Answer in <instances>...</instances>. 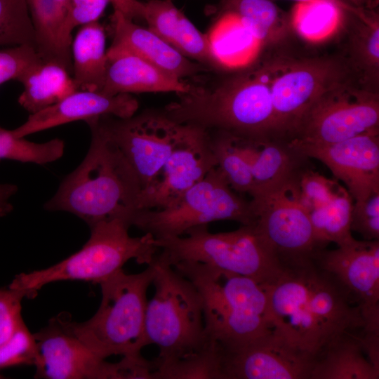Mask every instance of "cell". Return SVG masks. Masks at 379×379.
Listing matches in <instances>:
<instances>
[{
  "label": "cell",
  "instance_id": "cell-4",
  "mask_svg": "<svg viewBox=\"0 0 379 379\" xmlns=\"http://www.w3.org/2000/svg\"><path fill=\"white\" fill-rule=\"evenodd\" d=\"M173 267L198 290L207 335L221 347H234L274 330L264 284L199 262H180Z\"/></svg>",
  "mask_w": 379,
  "mask_h": 379
},
{
  "label": "cell",
  "instance_id": "cell-28",
  "mask_svg": "<svg viewBox=\"0 0 379 379\" xmlns=\"http://www.w3.org/2000/svg\"><path fill=\"white\" fill-rule=\"evenodd\" d=\"M20 82L18 102L30 114L48 107L79 91L70 72L54 62H43Z\"/></svg>",
  "mask_w": 379,
  "mask_h": 379
},
{
  "label": "cell",
  "instance_id": "cell-16",
  "mask_svg": "<svg viewBox=\"0 0 379 379\" xmlns=\"http://www.w3.org/2000/svg\"><path fill=\"white\" fill-rule=\"evenodd\" d=\"M216 166L209 131L190 124L155 179L140 192L138 209H159L168 206Z\"/></svg>",
  "mask_w": 379,
  "mask_h": 379
},
{
  "label": "cell",
  "instance_id": "cell-22",
  "mask_svg": "<svg viewBox=\"0 0 379 379\" xmlns=\"http://www.w3.org/2000/svg\"><path fill=\"white\" fill-rule=\"evenodd\" d=\"M232 136V135H231ZM247 161L254 180L253 196L272 189L307 166L308 158L288 141L267 138L244 140L232 136Z\"/></svg>",
  "mask_w": 379,
  "mask_h": 379
},
{
  "label": "cell",
  "instance_id": "cell-7",
  "mask_svg": "<svg viewBox=\"0 0 379 379\" xmlns=\"http://www.w3.org/2000/svg\"><path fill=\"white\" fill-rule=\"evenodd\" d=\"M153 264L154 293L147 302L145 331L147 344L159 348L154 359L156 366L199 350L210 339L202 299L195 286L159 252Z\"/></svg>",
  "mask_w": 379,
  "mask_h": 379
},
{
  "label": "cell",
  "instance_id": "cell-6",
  "mask_svg": "<svg viewBox=\"0 0 379 379\" xmlns=\"http://www.w3.org/2000/svg\"><path fill=\"white\" fill-rule=\"evenodd\" d=\"M130 227L120 219L98 222L90 227V238L79 251L48 268L16 275L8 287L32 298L53 282L77 280L100 284L131 259L149 265L159 251L154 237L149 233L131 237Z\"/></svg>",
  "mask_w": 379,
  "mask_h": 379
},
{
  "label": "cell",
  "instance_id": "cell-40",
  "mask_svg": "<svg viewBox=\"0 0 379 379\" xmlns=\"http://www.w3.org/2000/svg\"><path fill=\"white\" fill-rule=\"evenodd\" d=\"M350 230L364 240H379V191L361 201H354Z\"/></svg>",
  "mask_w": 379,
  "mask_h": 379
},
{
  "label": "cell",
  "instance_id": "cell-31",
  "mask_svg": "<svg viewBox=\"0 0 379 379\" xmlns=\"http://www.w3.org/2000/svg\"><path fill=\"white\" fill-rule=\"evenodd\" d=\"M152 379H224L222 348L210 339L199 350L157 365Z\"/></svg>",
  "mask_w": 379,
  "mask_h": 379
},
{
  "label": "cell",
  "instance_id": "cell-30",
  "mask_svg": "<svg viewBox=\"0 0 379 379\" xmlns=\"http://www.w3.org/2000/svg\"><path fill=\"white\" fill-rule=\"evenodd\" d=\"M223 11L237 13L263 47L281 43L292 30L290 18L271 0H225Z\"/></svg>",
  "mask_w": 379,
  "mask_h": 379
},
{
  "label": "cell",
  "instance_id": "cell-32",
  "mask_svg": "<svg viewBox=\"0 0 379 379\" xmlns=\"http://www.w3.org/2000/svg\"><path fill=\"white\" fill-rule=\"evenodd\" d=\"M353 202L345 188L327 204L308 212L316 238L323 248L331 242L340 246L354 239L350 230Z\"/></svg>",
  "mask_w": 379,
  "mask_h": 379
},
{
  "label": "cell",
  "instance_id": "cell-25",
  "mask_svg": "<svg viewBox=\"0 0 379 379\" xmlns=\"http://www.w3.org/2000/svg\"><path fill=\"white\" fill-rule=\"evenodd\" d=\"M361 331H346L329 340L315 357L310 379H378L379 367L369 359Z\"/></svg>",
  "mask_w": 379,
  "mask_h": 379
},
{
  "label": "cell",
  "instance_id": "cell-39",
  "mask_svg": "<svg viewBox=\"0 0 379 379\" xmlns=\"http://www.w3.org/2000/svg\"><path fill=\"white\" fill-rule=\"evenodd\" d=\"M109 3L110 0H69L62 29L65 44L71 48L74 29L98 22Z\"/></svg>",
  "mask_w": 379,
  "mask_h": 379
},
{
  "label": "cell",
  "instance_id": "cell-46",
  "mask_svg": "<svg viewBox=\"0 0 379 379\" xmlns=\"http://www.w3.org/2000/svg\"><path fill=\"white\" fill-rule=\"evenodd\" d=\"M293 1H296V2H301V1H310V0H293ZM336 1H338L342 2V1H340V0H336ZM342 3H343V2H342ZM343 4H344V3H343ZM346 5H347V4H346ZM347 6H348V5H347Z\"/></svg>",
  "mask_w": 379,
  "mask_h": 379
},
{
  "label": "cell",
  "instance_id": "cell-26",
  "mask_svg": "<svg viewBox=\"0 0 379 379\" xmlns=\"http://www.w3.org/2000/svg\"><path fill=\"white\" fill-rule=\"evenodd\" d=\"M71 53L78 90L100 91L108 66L103 27L98 22L81 26L72 40Z\"/></svg>",
  "mask_w": 379,
  "mask_h": 379
},
{
  "label": "cell",
  "instance_id": "cell-43",
  "mask_svg": "<svg viewBox=\"0 0 379 379\" xmlns=\"http://www.w3.org/2000/svg\"><path fill=\"white\" fill-rule=\"evenodd\" d=\"M17 191L18 187L14 184L0 183V217L6 215L13 210L10 199Z\"/></svg>",
  "mask_w": 379,
  "mask_h": 379
},
{
  "label": "cell",
  "instance_id": "cell-20",
  "mask_svg": "<svg viewBox=\"0 0 379 379\" xmlns=\"http://www.w3.org/2000/svg\"><path fill=\"white\" fill-rule=\"evenodd\" d=\"M113 41L108 48L139 56L177 78L195 77L206 68L178 52L148 27L134 23L114 10L112 16Z\"/></svg>",
  "mask_w": 379,
  "mask_h": 379
},
{
  "label": "cell",
  "instance_id": "cell-18",
  "mask_svg": "<svg viewBox=\"0 0 379 379\" xmlns=\"http://www.w3.org/2000/svg\"><path fill=\"white\" fill-rule=\"evenodd\" d=\"M289 143L304 157L324 164L345 185L354 201L379 191V133L328 145Z\"/></svg>",
  "mask_w": 379,
  "mask_h": 379
},
{
  "label": "cell",
  "instance_id": "cell-13",
  "mask_svg": "<svg viewBox=\"0 0 379 379\" xmlns=\"http://www.w3.org/2000/svg\"><path fill=\"white\" fill-rule=\"evenodd\" d=\"M271 62V93L278 138L288 141L310 105L335 84L352 77L345 60L322 56Z\"/></svg>",
  "mask_w": 379,
  "mask_h": 379
},
{
  "label": "cell",
  "instance_id": "cell-41",
  "mask_svg": "<svg viewBox=\"0 0 379 379\" xmlns=\"http://www.w3.org/2000/svg\"><path fill=\"white\" fill-rule=\"evenodd\" d=\"M23 292L11 288H0V345L8 340L24 322L21 302Z\"/></svg>",
  "mask_w": 379,
  "mask_h": 379
},
{
  "label": "cell",
  "instance_id": "cell-1",
  "mask_svg": "<svg viewBox=\"0 0 379 379\" xmlns=\"http://www.w3.org/2000/svg\"><path fill=\"white\" fill-rule=\"evenodd\" d=\"M264 286L276 332L315 357L336 335L364 328L358 305L339 281L315 262L284 269Z\"/></svg>",
  "mask_w": 379,
  "mask_h": 379
},
{
  "label": "cell",
  "instance_id": "cell-36",
  "mask_svg": "<svg viewBox=\"0 0 379 379\" xmlns=\"http://www.w3.org/2000/svg\"><path fill=\"white\" fill-rule=\"evenodd\" d=\"M295 182L300 200L307 212L327 204L345 189L307 165L297 173Z\"/></svg>",
  "mask_w": 379,
  "mask_h": 379
},
{
  "label": "cell",
  "instance_id": "cell-3",
  "mask_svg": "<svg viewBox=\"0 0 379 379\" xmlns=\"http://www.w3.org/2000/svg\"><path fill=\"white\" fill-rule=\"evenodd\" d=\"M88 153L45 204L48 211L69 212L91 227L120 219L133 226L141 192L140 184L118 149L93 123Z\"/></svg>",
  "mask_w": 379,
  "mask_h": 379
},
{
  "label": "cell",
  "instance_id": "cell-29",
  "mask_svg": "<svg viewBox=\"0 0 379 379\" xmlns=\"http://www.w3.org/2000/svg\"><path fill=\"white\" fill-rule=\"evenodd\" d=\"M360 10L336 0L296 2L290 22L292 29L303 39L310 43H321L341 31L345 12L357 13Z\"/></svg>",
  "mask_w": 379,
  "mask_h": 379
},
{
  "label": "cell",
  "instance_id": "cell-27",
  "mask_svg": "<svg viewBox=\"0 0 379 379\" xmlns=\"http://www.w3.org/2000/svg\"><path fill=\"white\" fill-rule=\"evenodd\" d=\"M358 20L351 30L345 60L353 78L364 87L378 92V18L365 9L355 13Z\"/></svg>",
  "mask_w": 379,
  "mask_h": 379
},
{
  "label": "cell",
  "instance_id": "cell-34",
  "mask_svg": "<svg viewBox=\"0 0 379 379\" xmlns=\"http://www.w3.org/2000/svg\"><path fill=\"white\" fill-rule=\"evenodd\" d=\"M64 141L55 138L44 143L15 137L12 130L0 127V161L10 159L20 162L45 164L60 159L64 153Z\"/></svg>",
  "mask_w": 379,
  "mask_h": 379
},
{
  "label": "cell",
  "instance_id": "cell-23",
  "mask_svg": "<svg viewBox=\"0 0 379 379\" xmlns=\"http://www.w3.org/2000/svg\"><path fill=\"white\" fill-rule=\"evenodd\" d=\"M142 18L150 30L181 54L214 68L206 34L201 32L172 0L143 3Z\"/></svg>",
  "mask_w": 379,
  "mask_h": 379
},
{
  "label": "cell",
  "instance_id": "cell-45",
  "mask_svg": "<svg viewBox=\"0 0 379 379\" xmlns=\"http://www.w3.org/2000/svg\"><path fill=\"white\" fill-rule=\"evenodd\" d=\"M57 1H60V3L65 4L67 6V4L69 0H57Z\"/></svg>",
  "mask_w": 379,
  "mask_h": 379
},
{
  "label": "cell",
  "instance_id": "cell-10",
  "mask_svg": "<svg viewBox=\"0 0 379 379\" xmlns=\"http://www.w3.org/2000/svg\"><path fill=\"white\" fill-rule=\"evenodd\" d=\"M370 133H379V93L350 77L326 89L310 105L288 141L328 145Z\"/></svg>",
  "mask_w": 379,
  "mask_h": 379
},
{
  "label": "cell",
  "instance_id": "cell-33",
  "mask_svg": "<svg viewBox=\"0 0 379 379\" xmlns=\"http://www.w3.org/2000/svg\"><path fill=\"white\" fill-rule=\"evenodd\" d=\"M208 131L217 167L235 192L251 196L255 188L253 177L234 138L224 132Z\"/></svg>",
  "mask_w": 379,
  "mask_h": 379
},
{
  "label": "cell",
  "instance_id": "cell-5",
  "mask_svg": "<svg viewBox=\"0 0 379 379\" xmlns=\"http://www.w3.org/2000/svg\"><path fill=\"white\" fill-rule=\"evenodd\" d=\"M154 274L153 261L136 274L121 269L102 281L98 310L84 322L58 317L65 328L104 359L112 355L133 357L148 345L145 323L147 292Z\"/></svg>",
  "mask_w": 379,
  "mask_h": 379
},
{
  "label": "cell",
  "instance_id": "cell-15",
  "mask_svg": "<svg viewBox=\"0 0 379 379\" xmlns=\"http://www.w3.org/2000/svg\"><path fill=\"white\" fill-rule=\"evenodd\" d=\"M314 360L275 330L222 348L224 379H310Z\"/></svg>",
  "mask_w": 379,
  "mask_h": 379
},
{
  "label": "cell",
  "instance_id": "cell-44",
  "mask_svg": "<svg viewBox=\"0 0 379 379\" xmlns=\"http://www.w3.org/2000/svg\"><path fill=\"white\" fill-rule=\"evenodd\" d=\"M354 8L365 9L371 7L372 0H340Z\"/></svg>",
  "mask_w": 379,
  "mask_h": 379
},
{
  "label": "cell",
  "instance_id": "cell-38",
  "mask_svg": "<svg viewBox=\"0 0 379 379\" xmlns=\"http://www.w3.org/2000/svg\"><path fill=\"white\" fill-rule=\"evenodd\" d=\"M36 49L28 45L0 49V85L10 80L20 81L41 65Z\"/></svg>",
  "mask_w": 379,
  "mask_h": 379
},
{
  "label": "cell",
  "instance_id": "cell-17",
  "mask_svg": "<svg viewBox=\"0 0 379 379\" xmlns=\"http://www.w3.org/2000/svg\"><path fill=\"white\" fill-rule=\"evenodd\" d=\"M37 344L35 378L122 379L119 361L101 357L69 333L58 316L34 334Z\"/></svg>",
  "mask_w": 379,
  "mask_h": 379
},
{
  "label": "cell",
  "instance_id": "cell-21",
  "mask_svg": "<svg viewBox=\"0 0 379 379\" xmlns=\"http://www.w3.org/2000/svg\"><path fill=\"white\" fill-rule=\"evenodd\" d=\"M108 66L100 92L120 93L187 92L191 86L183 79L166 72L146 60L125 51L107 50Z\"/></svg>",
  "mask_w": 379,
  "mask_h": 379
},
{
  "label": "cell",
  "instance_id": "cell-37",
  "mask_svg": "<svg viewBox=\"0 0 379 379\" xmlns=\"http://www.w3.org/2000/svg\"><path fill=\"white\" fill-rule=\"evenodd\" d=\"M37 355L34 335L23 322L8 340L0 345V370L18 366H34ZM3 378L0 374V378Z\"/></svg>",
  "mask_w": 379,
  "mask_h": 379
},
{
  "label": "cell",
  "instance_id": "cell-19",
  "mask_svg": "<svg viewBox=\"0 0 379 379\" xmlns=\"http://www.w3.org/2000/svg\"><path fill=\"white\" fill-rule=\"evenodd\" d=\"M138 101L128 93L109 95L100 91L79 90L61 101L30 114L25 122L12 130L17 138L75 121H84L102 116L125 119L134 115Z\"/></svg>",
  "mask_w": 379,
  "mask_h": 379
},
{
  "label": "cell",
  "instance_id": "cell-11",
  "mask_svg": "<svg viewBox=\"0 0 379 379\" xmlns=\"http://www.w3.org/2000/svg\"><path fill=\"white\" fill-rule=\"evenodd\" d=\"M296 172L272 189L251 197L255 226L283 269L314 262L323 248L297 189Z\"/></svg>",
  "mask_w": 379,
  "mask_h": 379
},
{
  "label": "cell",
  "instance_id": "cell-12",
  "mask_svg": "<svg viewBox=\"0 0 379 379\" xmlns=\"http://www.w3.org/2000/svg\"><path fill=\"white\" fill-rule=\"evenodd\" d=\"M86 122L94 124L118 149L141 192L153 182L190 128V124L171 119L163 109H146L125 119L102 116Z\"/></svg>",
  "mask_w": 379,
  "mask_h": 379
},
{
  "label": "cell",
  "instance_id": "cell-42",
  "mask_svg": "<svg viewBox=\"0 0 379 379\" xmlns=\"http://www.w3.org/2000/svg\"><path fill=\"white\" fill-rule=\"evenodd\" d=\"M114 10L122 13L133 20V18L142 16L143 3L138 0H110Z\"/></svg>",
  "mask_w": 379,
  "mask_h": 379
},
{
  "label": "cell",
  "instance_id": "cell-24",
  "mask_svg": "<svg viewBox=\"0 0 379 379\" xmlns=\"http://www.w3.org/2000/svg\"><path fill=\"white\" fill-rule=\"evenodd\" d=\"M214 68L239 71L255 63L263 46L243 19L223 13L206 34Z\"/></svg>",
  "mask_w": 379,
  "mask_h": 379
},
{
  "label": "cell",
  "instance_id": "cell-2",
  "mask_svg": "<svg viewBox=\"0 0 379 379\" xmlns=\"http://www.w3.org/2000/svg\"><path fill=\"white\" fill-rule=\"evenodd\" d=\"M271 63L254 64L210 86L190 90L163 110L182 124L245 140L277 138L271 93Z\"/></svg>",
  "mask_w": 379,
  "mask_h": 379
},
{
  "label": "cell",
  "instance_id": "cell-8",
  "mask_svg": "<svg viewBox=\"0 0 379 379\" xmlns=\"http://www.w3.org/2000/svg\"><path fill=\"white\" fill-rule=\"evenodd\" d=\"M154 241L160 255L172 267L180 262H199L262 284L273 281L284 270L255 224L219 233H211L208 225H202L182 236Z\"/></svg>",
  "mask_w": 379,
  "mask_h": 379
},
{
  "label": "cell",
  "instance_id": "cell-14",
  "mask_svg": "<svg viewBox=\"0 0 379 379\" xmlns=\"http://www.w3.org/2000/svg\"><path fill=\"white\" fill-rule=\"evenodd\" d=\"M333 250H321L314 262L331 274L358 305L362 332L379 336V240L354 239Z\"/></svg>",
  "mask_w": 379,
  "mask_h": 379
},
{
  "label": "cell",
  "instance_id": "cell-35",
  "mask_svg": "<svg viewBox=\"0 0 379 379\" xmlns=\"http://www.w3.org/2000/svg\"><path fill=\"white\" fill-rule=\"evenodd\" d=\"M28 45L35 33L26 0H0V47Z\"/></svg>",
  "mask_w": 379,
  "mask_h": 379
},
{
  "label": "cell",
  "instance_id": "cell-9",
  "mask_svg": "<svg viewBox=\"0 0 379 379\" xmlns=\"http://www.w3.org/2000/svg\"><path fill=\"white\" fill-rule=\"evenodd\" d=\"M218 220L248 225L256 217L251 200L237 195L216 166L168 206L139 210L133 226L161 239L182 236L191 228Z\"/></svg>",
  "mask_w": 379,
  "mask_h": 379
}]
</instances>
